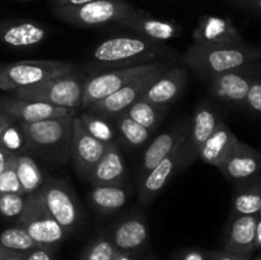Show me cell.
Masks as SVG:
<instances>
[{
	"label": "cell",
	"mask_w": 261,
	"mask_h": 260,
	"mask_svg": "<svg viewBox=\"0 0 261 260\" xmlns=\"http://www.w3.org/2000/svg\"><path fill=\"white\" fill-rule=\"evenodd\" d=\"M176 56L177 53L163 42H155L139 35L115 36L94 46L84 70L94 75L114 69L176 60Z\"/></svg>",
	"instance_id": "cell-1"
},
{
	"label": "cell",
	"mask_w": 261,
	"mask_h": 260,
	"mask_svg": "<svg viewBox=\"0 0 261 260\" xmlns=\"http://www.w3.org/2000/svg\"><path fill=\"white\" fill-rule=\"evenodd\" d=\"M196 76L211 81L219 74L242 68L261 60L259 47L242 43L199 45L193 43L180 59Z\"/></svg>",
	"instance_id": "cell-2"
},
{
	"label": "cell",
	"mask_w": 261,
	"mask_h": 260,
	"mask_svg": "<svg viewBox=\"0 0 261 260\" xmlns=\"http://www.w3.org/2000/svg\"><path fill=\"white\" fill-rule=\"evenodd\" d=\"M74 115L53 117L32 124H20L24 150L51 165H64L71 160Z\"/></svg>",
	"instance_id": "cell-3"
},
{
	"label": "cell",
	"mask_w": 261,
	"mask_h": 260,
	"mask_svg": "<svg viewBox=\"0 0 261 260\" xmlns=\"http://www.w3.org/2000/svg\"><path fill=\"white\" fill-rule=\"evenodd\" d=\"M86 79V73L75 69L71 73L56 76L40 84L15 89L12 91V96L65 109L81 110Z\"/></svg>",
	"instance_id": "cell-4"
},
{
	"label": "cell",
	"mask_w": 261,
	"mask_h": 260,
	"mask_svg": "<svg viewBox=\"0 0 261 260\" xmlns=\"http://www.w3.org/2000/svg\"><path fill=\"white\" fill-rule=\"evenodd\" d=\"M137 10L125 0H94L78 7H53V14L76 27H99L110 23L117 24Z\"/></svg>",
	"instance_id": "cell-5"
},
{
	"label": "cell",
	"mask_w": 261,
	"mask_h": 260,
	"mask_svg": "<svg viewBox=\"0 0 261 260\" xmlns=\"http://www.w3.org/2000/svg\"><path fill=\"white\" fill-rule=\"evenodd\" d=\"M75 65L60 60H25L0 65V89L15 91L71 73Z\"/></svg>",
	"instance_id": "cell-6"
},
{
	"label": "cell",
	"mask_w": 261,
	"mask_h": 260,
	"mask_svg": "<svg viewBox=\"0 0 261 260\" xmlns=\"http://www.w3.org/2000/svg\"><path fill=\"white\" fill-rule=\"evenodd\" d=\"M17 219L18 226L23 227L37 244L51 251L68 236L45 205L40 191L25 195L24 209Z\"/></svg>",
	"instance_id": "cell-7"
},
{
	"label": "cell",
	"mask_w": 261,
	"mask_h": 260,
	"mask_svg": "<svg viewBox=\"0 0 261 260\" xmlns=\"http://www.w3.org/2000/svg\"><path fill=\"white\" fill-rule=\"evenodd\" d=\"M168 61V60H166ZM166 61H157L152 64H144V65L129 66V68L114 69V70L102 71V73L88 75L84 83L83 99H82L81 110L88 109L96 102L111 96L112 93L117 92L129 84L130 82L155 70L162 66Z\"/></svg>",
	"instance_id": "cell-8"
},
{
	"label": "cell",
	"mask_w": 261,
	"mask_h": 260,
	"mask_svg": "<svg viewBox=\"0 0 261 260\" xmlns=\"http://www.w3.org/2000/svg\"><path fill=\"white\" fill-rule=\"evenodd\" d=\"M38 191L56 222L66 233H73L81 223L82 211L71 186L63 178L47 176Z\"/></svg>",
	"instance_id": "cell-9"
},
{
	"label": "cell",
	"mask_w": 261,
	"mask_h": 260,
	"mask_svg": "<svg viewBox=\"0 0 261 260\" xmlns=\"http://www.w3.org/2000/svg\"><path fill=\"white\" fill-rule=\"evenodd\" d=\"M177 60H168L163 64L162 66L157 68L155 70L150 71V73L145 74V75L140 76V78L135 79V81L130 82L121 89L112 93L111 96L106 97V98L101 99V101L96 102L92 106H89L88 111L93 112V114L99 115L102 117H106L109 120H114L115 117L119 116L120 114H124L134 102L140 99L143 94L149 89V87L165 73L167 69L175 65Z\"/></svg>",
	"instance_id": "cell-10"
},
{
	"label": "cell",
	"mask_w": 261,
	"mask_h": 260,
	"mask_svg": "<svg viewBox=\"0 0 261 260\" xmlns=\"http://www.w3.org/2000/svg\"><path fill=\"white\" fill-rule=\"evenodd\" d=\"M257 76H261L260 61L214 76L209 81L208 92L222 103L244 107L250 86Z\"/></svg>",
	"instance_id": "cell-11"
},
{
	"label": "cell",
	"mask_w": 261,
	"mask_h": 260,
	"mask_svg": "<svg viewBox=\"0 0 261 260\" xmlns=\"http://www.w3.org/2000/svg\"><path fill=\"white\" fill-rule=\"evenodd\" d=\"M186 140V139H185ZM185 142L181 143L163 161H161L147 176L139 183V201L143 205H148L163 189L171 178L184 168L191 165Z\"/></svg>",
	"instance_id": "cell-12"
},
{
	"label": "cell",
	"mask_w": 261,
	"mask_h": 260,
	"mask_svg": "<svg viewBox=\"0 0 261 260\" xmlns=\"http://www.w3.org/2000/svg\"><path fill=\"white\" fill-rule=\"evenodd\" d=\"M106 144L94 139L82 124L79 117L73 119L71 135V160L76 172L82 178L88 181L94 166L97 165L106 150Z\"/></svg>",
	"instance_id": "cell-13"
},
{
	"label": "cell",
	"mask_w": 261,
	"mask_h": 260,
	"mask_svg": "<svg viewBox=\"0 0 261 260\" xmlns=\"http://www.w3.org/2000/svg\"><path fill=\"white\" fill-rule=\"evenodd\" d=\"M222 175L232 183H244L261 175V150L239 139L219 167Z\"/></svg>",
	"instance_id": "cell-14"
},
{
	"label": "cell",
	"mask_w": 261,
	"mask_h": 260,
	"mask_svg": "<svg viewBox=\"0 0 261 260\" xmlns=\"http://www.w3.org/2000/svg\"><path fill=\"white\" fill-rule=\"evenodd\" d=\"M0 111L19 124H32L53 117L74 115L75 110L54 106L50 103L32 101V99L17 98V97H3L0 98Z\"/></svg>",
	"instance_id": "cell-15"
},
{
	"label": "cell",
	"mask_w": 261,
	"mask_h": 260,
	"mask_svg": "<svg viewBox=\"0 0 261 260\" xmlns=\"http://www.w3.org/2000/svg\"><path fill=\"white\" fill-rule=\"evenodd\" d=\"M191 120H184V121L177 122L173 125L171 129L166 130V132L161 133L145 149L144 154H143L142 163H140L139 172H138V181L142 183L143 178L161 162L165 160L175 148L182 142L189 135V130H190Z\"/></svg>",
	"instance_id": "cell-16"
},
{
	"label": "cell",
	"mask_w": 261,
	"mask_h": 260,
	"mask_svg": "<svg viewBox=\"0 0 261 260\" xmlns=\"http://www.w3.org/2000/svg\"><path fill=\"white\" fill-rule=\"evenodd\" d=\"M193 43L228 45L245 42L241 32L231 19L218 15H201L193 32Z\"/></svg>",
	"instance_id": "cell-17"
},
{
	"label": "cell",
	"mask_w": 261,
	"mask_h": 260,
	"mask_svg": "<svg viewBox=\"0 0 261 260\" xmlns=\"http://www.w3.org/2000/svg\"><path fill=\"white\" fill-rule=\"evenodd\" d=\"M256 223L257 214L229 217L224 232L223 250L240 256L251 257L255 251Z\"/></svg>",
	"instance_id": "cell-18"
},
{
	"label": "cell",
	"mask_w": 261,
	"mask_h": 260,
	"mask_svg": "<svg viewBox=\"0 0 261 260\" xmlns=\"http://www.w3.org/2000/svg\"><path fill=\"white\" fill-rule=\"evenodd\" d=\"M223 120L219 117L216 107L209 101H200L194 110L193 119H191L190 130L185 140L186 149L191 162L198 158V152L203 143L212 135L217 129L219 122Z\"/></svg>",
	"instance_id": "cell-19"
},
{
	"label": "cell",
	"mask_w": 261,
	"mask_h": 260,
	"mask_svg": "<svg viewBox=\"0 0 261 260\" xmlns=\"http://www.w3.org/2000/svg\"><path fill=\"white\" fill-rule=\"evenodd\" d=\"M117 24L120 27L129 28L142 37L155 42L165 43L166 41L173 40L181 33V28L173 22L153 17L142 9H138L134 14L122 19Z\"/></svg>",
	"instance_id": "cell-20"
},
{
	"label": "cell",
	"mask_w": 261,
	"mask_h": 260,
	"mask_svg": "<svg viewBox=\"0 0 261 260\" xmlns=\"http://www.w3.org/2000/svg\"><path fill=\"white\" fill-rule=\"evenodd\" d=\"M188 78V68L185 65L178 66L175 64L149 87V89L143 94L142 99L163 106H170L185 91Z\"/></svg>",
	"instance_id": "cell-21"
},
{
	"label": "cell",
	"mask_w": 261,
	"mask_h": 260,
	"mask_svg": "<svg viewBox=\"0 0 261 260\" xmlns=\"http://www.w3.org/2000/svg\"><path fill=\"white\" fill-rule=\"evenodd\" d=\"M47 35V27L35 20H8L0 24V42L9 47H35L42 43Z\"/></svg>",
	"instance_id": "cell-22"
},
{
	"label": "cell",
	"mask_w": 261,
	"mask_h": 260,
	"mask_svg": "<svg viewBox=\"0 0 261 260\" xmlns=\"http://www.w3.org/2000/svg\"><path fill=\"white\" fill-rule=\"evenodd\" d=\"M126 177V167L117 143L107 144L101 160L89 176L92 186H122Z\"/></svg>",
	"instance_id": "cell-23"
},
{
	"label": "cell",
	"mask_w": 261,
	"mask_h": 260,
	"mask_svg": "<svg viewBox=\"0 0 261 260\" xmlns=\"http://www.w3.org/2000/svg\"><path fill=\"white\" fill-rule=\"evenodd\" d=\"M110 239L120 251L137 254L148 241L147 222L139 214L125 217L115 224Z\"/></svg>",
	"instance_id": "cell-24"
},
{
	"label": "cell",
	"mask_w": 261,
	"mask_h": 260,
	"mask_svg": "<svg viewBox=\"0 0 261 260\" xmlns=\"http://www.w3.org/2000/svg\"><path fill=\"white\" fill-rule=\"evenodd\" d=\"M237 142L239 138L236 134L226 122L221 121L211 137L203 143L198 152V158L206 165L219 168Z\"/></svg>",
	"instance_id": "cell-25"
},
{
	"label": "cell",
	"mask_w": 261,
	"mask_h": 260,
	"mask_svg": "<svg viewBox=\"0 0 261 260\" xmlns=\"http://www.w3.org/2000/svg\"><path fill=\"white\" fill-rule=\"evenodd\" d=\"M261 211V178L237 184L232 198V208L229 217L255 216Z\"/></svg>",
	"instance_id": "cell-26"
},
{
	"label": "cell",
	"mask_w": 261,
	"mask_h": 260,
	"mask_svg": "<svg viewBox=\"0 0 261 260\" xmlns=\"http://www.w3.org/2000/svg\"><path fill=\"white\" fill-rule=\"evenodd\" d=\"M129 194L124 186H93L88 199L101 214H112L127 203Z\"/></svg>",
	"instance_id": "cell-27"
},
{
	"label": "cell",
	"mask_w": 261,
	"mask_h": 260,
	"mask_svg": "<svg viewBox=\"0 0 261 260\" xmlns=\"http://www.w3.org/2000/svg\"><path fill=\"white\" fill-rule=\"evenodd\" d=\"M168 107L170 106L153 103V102H148L140 98L137 102H134L125 112L130 119H133L135 122L153 133L157 129L158 125L162 122L163 117L167 114Z\"/></svg>",
	"instance_id": "cell-28"
},
{
	"label": "cell",
	"mask_w": 261,
	"mask_h": 260,
	"mask_svg": "<svg viewBox=\"0 0 261 260\" xmlns=\"http://www.w3.org/2000/svg\"><path fill=\"white\" fill-rule=\"evenodd\" d=\"M15 171L24 195L40 190L45 177L36 161L28 154H18L15 161Z\"/></svg>",
	"instance_id": "cell-29"
},
{
	"label": "cell",
	"mask_w": 261,
	"mask_h": 260,
	"mask_svg": "<svg viewBox=\"0 0 261 260\" xmlns=\"http://www.w3.org/2000/svg\"><path fill=\"white\" fill-rule=\"evenodd\" d=\"M115 130H117L122 142L129 148H139L148 142L152 132L127 116L126 112L114 119Z\"/></svg>",
	"instance_id": "cell-30"
},
{
	"label": "cell",
	"mask_w": 261,
	"mask_h": 260,
	"mask_svg": "<svg viewBox=\"0 0 261 260\" xmlns=\"http://www.w3.org/2000/svg\"><path fill=\"white\" fill-rule=\"evenodd\" d=\"M84 129L94 138L103 144H111L115 142V127L110 122L109 119L102 117L99 115L93 114L88 110H82L79 116Z\"/></svg>",
	"instance_id": "cell-31"
},
{
	"label": "cell",
	"mask_w": 261,
	"mask_h": 260,
	"mask_svg": "<svg viewBox=\"0 0 261 260\" xmlns=\"http://www.w3.org/2000/svg\"><path fill=\"white\" fill-rule=\"evenodd\" d=\"M0 245L18 252H31L36 249H45L27 233L23 227H10L0 233Z\"/></svg>",
	"instance_id": "cell-32"
},
{
	"label": "cell",
	"mask_w": 261,
	"mask_h": 260,
	"mask_svg": "<svg viewBox=\"0 0 261 260\" xmlns=\"http://www.w3.org/2000/svg\"><path fill=\"white\" fill-rule=\"evenodd\" d=\"M116 250L110 236L101 235L87 245L82 252L81 260H112Z\"/></svg>",
	"instance_id": "cell-33"
},
{
	"label": "cell",
	"mask_w": 261,
	"mask_h": 260,
	"mask_svg": "<svg viewBox=\"0 0 261 260\" xmlns=\"http://www.w3.org/2000/svg\"><path fill=\"white\" fill-rule=\"evenodd\" d=\"M24 135L20 124L13 120L0 138V147L18 154V152L24 149Z\"/></svg>",
	"instance_id": "cell-34"
},
{
	"label": "cell",
	"mask_w": 261,
	"mask_h": 260,
	"mask_svg": "<svg viewBox=\"0 0 261 260\" xmlns=\"http://www.w3.org/2000/svg\"><path fill=\"white\" fill-rule=\"evenodd\" d=\"M25 204V195L20 194H3L0 195V213L8 218H18Z\"/></svg>",
	"instance_id": "cell-35"
},
{
	"label": "cell",
	"mask_w": 261,
	"mask_h": 260,
	"mask_svg": "<svg viewBox=\"0 0 261 260\" xmlns=\"http://www.w3.org/2000/svg\"><path fill=\"white\" fill-rule=\"evenodd\" d=\"M15 161L10 163L4 171L0 172V195H3V194H20V195H24L19 180H18L17 171H15Z\"/></svg>",
	"instance_id": "cell-36"
},
{
	"label": "cell",
	"mask_w": 261,
	"mask_h": 260,
	"mask_svg": "<svg viewBox=\"0 0 261 260\" xmlns=\"http://www.w3.org/2000/svg\"><path fill=\"white\" fill-rule=\"evenodd\" d=\"M244 109L261 116V76L255 78L250 86L246 99L244 102Z\"/></svg>",
	"instance_id": "cell-37"
},
{
	"label": "cell",
	"mask_w": 261,
	"mask_h": 260,
	"mask_svg": "<svg viewBox=\"0 0 261 260\" xmlns=\"http://www.w3.org/2000/svg\"><path fill=\"white\" fill-rule=\"evenodd\" d=\"M226 2L240 9L250 10V12L261 14V0H226Z\"/></svg>",
	"instance_id": "cell-38"
},
{
	"label": "cell",
	"mask_w": 261,
	"mask_h": 260,
	"mask_svg": "<svg viewBox=\"0 0 261 260\" xmlns=\"http://www.w3.org/2000/svg\"><path fill=\"white\" fill-rule=\"evenodd\" d=\"M208 260H251V257L240 256L226 250H214L208 252Z\"/></svg>",
	"instance_id": "cell-39"
},
{
	"label": "cell",
	"mask_w": 261,
	"mask_h": 260,
	"mask_svg": "<svg viewBox=\"0 0 261 260\" xmlns=\"http://www.w3.org/2000/svg\"><path fill=\"white\" fill-rule=\"evenodd\" d=\"M24 260H56L54 252L48 249H36L25 255Z\"/></svg>",
	"instance_id": "cell-40"
},
{
	"label": "cell",
	"mask_w": 261,
	"mask_h": 260,
	"mask_svg": "<svg viewBox=\"0 0 261 260\" xmlns=\"http://www.w3.org/2000/svg\"><path fill=\"white\" fill-rule=\"evenodd\" d=\"M28 254V252H27ZM25 252H18L0 245V260H24Z\"/></svg>",
	"instance_id": "cell-41"
},
{
	"label": "cell",
	"mask_w": 261,
	"mask_h": 260,
	"mask_svg": "<svg viewBox=\"0 0 261 260\" xmlns=\"http://www.w3.org/2000/svg\"><path fill=\"white\" fill-rule=\"evenodd\" d=\"M17 155L18 154H15V153L0 147V172L4 171L10 163L14 162V161L17 160Z\"/></svg>",
	"instance_id": "cell-42"
},
{
	"label": "cell",
	"mask_w": 261,
	"mask_h": 260,
	"mask_svg": "<svg viewBox=\"0 0 261 260\" xmlns=\"http://www.w3.org/2000/svg\"><path fill=\"white\" fill-rule=\"evenodd\" d=\"M180 260H208V252L199 249H189L184 251Z\"/></svg>",
	"instance_id": "cell-43"
},
{
	"label": "cell",
	"mask_w": 261,
	"mask_h": 260,
	"mask_svg": "<svg viewBox=\"0 0 261 260\" xmlns=\"http://www.w3.org/2000/svg\"><path fill=\"white\" fill-rule=\"evenodd\" d=\"M48 2L53 4V7H78L94 0H48Z\"/></svg>",
	"instance_id": "cell-44"
},
{
	"label": "cell",
	"mask_w": 261,
	"mask_h": 260,
	"mask_svg": "<svg viewBox=\"0 0 261 260\" xmlns=\"http://www.w3.org/2000/svg\"><path fill=\"white\" fill-rule=\"evenodd\" d=\"M112 260H137L135 259V252H126L116 250Z\"/></svg>",
	"instance_id": "cell-45"
},
{
	"label": "cell",
	"mask_w": 261,
	"mask_h": 260,
	"mask_svg": "<svg viewBox=\"0 0 261 260\" xmlns=\"http://www.w3.org/2000/svg\"><path fill=\"white\" fill-rule=\"evenodd\" d=\"M12 121H13V119H10L8 115H5L4 112L0 111V138H2L3 133L5 132V129L9 126V124Z\"/></svg>",
	"instance_id": "cell-46"
},
{
	"label": "cell",
	"mask_w": 261,
	"mask_h": 260,
	"mask_svg": "<svg viewBox=\"0 0 261 260\" xmlns=\"http://www.w3.org/2000/svg\"><path fill=\"white\" fill-rule=\"evenodd\" d=\"M255 250H261V211L257 214L256 223V239H255Z\"/></svg>",
	"instance_id": "cell-47"
},
{
	"label": "cell",
	"mask_w": 261,
	"mask_h": 260,
	"mask_svg": "<svg viewBox=\"0 0 261 260\" xmlns=\"http://www.w3.org/2000/svg\"><path fill=\"white\" fill-rule=\"evenodd\" d=\"M252 260H261V252H260L259 255H257L256 257H254V259H252Z\"/></svg>",
	"instance_id": "cell-48"
},
{
	"label": "cell",
	"mask_w": 261,
	"mask_h": 260,
	"mask_svg": "<svg viewBox=\"0 0 261 260\" xmlns=\"http://www.w3.org/2000/svg\"><path fill=\"white\" fill-rule=\"evenodd\" d=\"M14 2H35V0H14Z\"/></svg>",
	"instance_id": "cell-49"
},
{
	"label": "cell",
	"mask_w": 261,
	"mask_h": 260,
	"mask_svg": "<svg viewBox=\"0 0 261 260\" xmlns=\"http://www.w3.org/2000/svg\"><path fill=\"white\" fill-rule=\"evenodd\" d=\"M147 260H155V259H154V257H150V256H149Z\"/></svg>",
	"instance_id": "cell-50"
},
{
	"label": "cell",
	"mask_w": 261,
	"mask_h": 260,
	"mask_svg": "<svg viewBox=\"0 0 261 260\" xmlns=\"http://www.w3.org/2000/svg\"><path fill=\"white\" fill-rule=\"evenodd\" d=\"M259 50H260V55H261V47H259Z\"/></svg>",
	"instance_id": "cell-51"
},
{
	"label": "cell",
	"mask_w": 261,
	"mask_h": 260,
	"mask_svg": "<svg viewBox=\"0 0 261 260\" xmlns=\"http://www.w3.org/2000/svg\"><path fill=\"white\" fill-rule=\"evenodd\" d=\"M260 178H261V175H260Z\"/></svg>",
	"instance_id": "cell-52"
}]
</instances>
